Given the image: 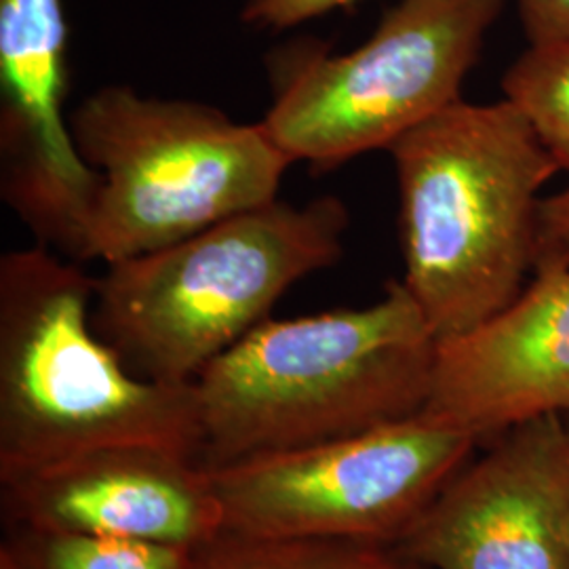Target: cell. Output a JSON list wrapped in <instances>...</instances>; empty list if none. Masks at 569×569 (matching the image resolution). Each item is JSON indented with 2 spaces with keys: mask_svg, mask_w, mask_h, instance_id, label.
<instances>
[{
  "mask_svg": "<svg viewBox=\"0 0 569 569\" xmlns=\"http://www.w3.org/2000/svg\"><path fill=\"white\" fill-rule=\"evenodd\" d=\"M439 340L403 281L363 308L268 319L194 380L201 465L308 448L425 411Z\"/></svg>",
  "mask_w": 569,
  "mask_h": 569,
  "instance_id": "cell-1",
  "label": "cell"
},
{
  "mask_svg": "<svg viewBox=\"0 0 569 569\" xmlns=\"http://www.w3.org/2000/svg\"><path fill=\"white\" fill-rule=\"evenodd\" d=\"M388 152L403 284L439 342L460 338L528 287L540 192L561 169L509 100L451 103Z\"/></svg>",
  "mask_w": 569,
  "mask_h": 569,
  "instance_id": "cell-2",
  "label": "cell"
},
{
  "mask_svg": "<svg viewBox=\"0 0 569 569\" xmlns=\"http://www.w3.org/2000/svg\"><path fill=\"white\" fill-rule=\"evenodd\" d=\"M96 279L34 244L0 260V477L91 449L201 462L197 388L133 373L93 326Z\"/></svg>",
  "mask_w": 569,
  "mask_h": 569,
  "instance_id": "cell-3",
  "label": "cell"
},
{
  "mask_svg": "<svg viewBox=\"0 0 569 569\" xmlns=\"http://www.w3.org/2000/svg\"><path fill=\"white\" fill-rule=\"evenodd\" d=\"M350 213L327 194L274 199L163 249L106 264L93 326L148 380L192 385L204 367L270 319L289 287L336 264Z\"/></svg>",
  "mask_w": 569,
  "mask_h": 569,
  "instance_id": "cell-4",
  "label": "cell"
},
{
  "mask_svg": "<svg viewBox=\"0 0 569 569\" xmlns=\"http://www.w3.org/2000/svg\"><path fill=\"white\" fill-rule=\"evenodd\" d=\"M84 163L100 173L89 260L114 264L178 243L279 199L291 159L262 122L209 103L143 96L129 84L91 91L70 112Z\"/></svg>",
  "mask_w": 569,
  "mask_h": 569,
  "instance_id": "cell-5",
  "label": "cell"
},
{
  "mask_svg": "<svg viewBox=\"0 0 569 569\" xmlns=\"http://www.w3.org/2000/svg\"><path fill=\"white\" fill-rule=\"evenodd\" d=\"M507 0H401L363 44L331 53L306 39L268 56L272 103L262 119L291 163L329 171L388 150L460 102L468 72Z\"/></svg>",
  "mask_w": 569,
  "mask_h": 569,
  "instance_id": "cell-6",
  "label": "cell"
},
{
  "mask_svg": "<svg viewBox=\"0 0 569 569\" xmlns=\"http://www.w3.org/2000/svg\"><path fill=\"white\" fill-rule=\"evenodd\" d=\"M477 443L467 430L418 413L207 470L224 531L395 547Z\"/></svg>",
  "mask_w": 569,
  "mask_h": 569,
  "instance_id": "cell-7",
  "label": "cell"
},
{
  "mask_svg": "<svg viewBox=\"0 0 569 569\" xmlns=\"http://www.w3.org/2000/svg\"><path fill=\"white\" fill-rule=\"evenodd\" d=\"M63 0H0V194L37 244L89 262L100 173L74 143Z\"/></svg>",
  "mask_w": 569,
  "mask_h": 569,
  "instance_id": "cell-8",
  "label": "cell"
},
{
  "mask_svg": "<svg viewBox=\"0 0 569 569\" xmlns=\"http://www.w3.org/2000/svg\"><path fill=\"white\" fill-rule=\"evenodd\" d=\"M496 437L395 549L428 569H569L563 416H540Z\"/></svg>",
  "mask_w": 569,
  "mask_h": 569,
  "instance_id": "cell-9",
  "label": "cell"
},
{
  "mask_svg": "<svg viewBox=\"0 0 569 569\" xmlns=\"http://www.w3.org/2000/svg\"><path fill=\"white\" fill-rule=\"evenodd\" d=\"M4 528L82 531L197 549L222 512L197 458L169 449H91L0 477Z\"/></svg>",
  "mask_w": 569,
  "mask_h": 569,
  "instance_id": "cell-10",
  "label": "cell"
},
{
  "mask_svg": "<svg viewBox=\"0 0 569 569\" xmlns=\"http://www.w3.org/2000/svg\"><path fill=\"white\" fill-rule=\"evenodd\" d=\"M569 411V268L533 272L488 323L439 342L425 416L479 441Z\"/></svg>",
  "mask_w": 569,
  "mask_h": 569,
  "instance_id": "cell-11",
  "label": "cell"
},
{
  "mask_svg": "<svg viewBox=\"0 0 569 569\" xmlns=\"http://www.w3.org/2000/svg\"><path fill=\"white\" fill-rule=\"evenodd\" d=\"M188 569H428L390 545L220 531L192 549Z\"/></svg>",
  "mask_w": 569,
  "mask_h": 569,
  "instance_id": "cell-12",
  "label": "cell"
},
{
  "mask_svg": "<svg viewBox=\"0 0 569 569\" xmlns=\"http://www.w3.org/2000/svg\"><path fill=\"white\" fill-rule=\"evenodd\" d=\"M0 549L21 569H188L192 549L82 531L4 528Z\"/></svg>",
  "mask_w": 569,
  "mask_h": 569,
  "instance_id": "cell-13",
  "label": "cell"
},
{
  "mask_svg": "<svg viewBox=\"0 0 569 569\" xmlns=\"http://www.w3.org/2000/svg\"><path fill=\"white\" fill-rule=\"evenodd\" d=\"M502 91L569 173V42L529 44L507 70Z\"/></svg>",
  "mask_w": 569,
  "mask_h": 569,
  "instance_id": "cell-14",
  "label": "cell"
},
{
  "mask_svg": "<svg viewBox=\"0 0 569 569\" xmlns=\"http://www.w3.org/2000/svg\"><path fill=\"white\" fill-rule=\"evenodd\" d=\"M355 2L359 0H247L241 20L258 30H287Z\"/></svg>",
  "mask_w": 569,
  "mask_h": 569,
  "instance_id": "cell-15",
  "label": "cell"
},
{
  "mask_svg": "<svg viewBox=\"0 0 569 569\" xmlns=\"http://www.w3.org/2000/svg\"><path fill=\"white\" fill-rule=\"evenodd\" d=\"M569 268V186L545 197L538 211L533 272Z\"/></svg>",
  "mask_w": 569,
  "mask_h": 569,
  "instance_id": "cell-16",
  "label": "cell"
},
{
  "mask_svg": "<svg viewBox=\"0 0 569 569\" xmlns=\"http://www.w3.org/2000/svg\"><path fill=\"white\" fill-rule=\"evenodd\" d=\"M529 44L569 42V0H519Z\"/></svg>",
  "mask_w": 569,
  "mask_h": 569,
  "instance_id": "cell-17",
  "label": "cell"
},
{
  "mask_svg": "<svg viewBox=\"0 0 569 569\" xmlns=\"http://www.w3.org/2000/svg\"><path fill=\"white\" fill-rule=\"evenodd\" d=\"M0 569H21L18 566V561L7 552V550L0 549Z\"/></svg>",
  "mask_w": 569,
  "mask_h": 569,
  "instance_id": "cell-18",
  "label": "cell"
},
{
  "mask_svg": "<svg viewBox=\"0 0 569 569\" xmlns=\"http://www.w3.org/2000/svg\"><path fill=\"white\" fill-rule=\"evenodd\" d=\"M563 422H566V437H568V498H569V411L563 413Z\"/></svg>",
  "mask_w": 569,
  "mask_h": 569,
  "instance_id": "cell-19",
  "label": "cell"
}]
</instances>
